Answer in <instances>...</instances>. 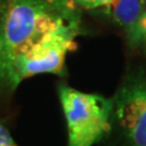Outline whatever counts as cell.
I'll return each instance as SVG.
<instances>
[{"mask_svg":"<svg viewBox=\"0 0 146 146\" xmlns=\"http://www.w3.org/2000/svg\"><path fill=\"white\" fill-rule=\"evenodd\" d=\"M81 15L72 0H0V86L13 63L61 23Z\"/></svg>","mask_w":146,"mask_h":146,"instance_id":"obj_1","label":"cell"},{"mask_svg":"<svg viewBox=\"0 0 146 146\" xmlns=\"http://www.w3.org/2000/svg\"><path fill=\"white\" fill-rule=\"evenodd\" d=\"M58 98L67 125L68 146H94L110 132L113 99L80 92L65 84L58 86Z\"/></svg>","mask_w":146,"mask_h":146,"instance_id":"obj_2","label":"cell"},{"mask_svg":"<svg viewBox=\"0 0 146 146\" xmlns=\"http://www.w3.org/2000/svg\"><path fill=\"white\" fill-rule=\"evenodd\" d=\"M80 31L81 15L63 22L51 29L13 63L9 90H14L22 80L38 74L65 76L66 55L76 47L75 39Z\"/></svg>","mask_w":146,"mask_h":146,"instance_id":"obj_3","label":"cell"},{"mask_svg":"<svg viewBox=\"0 0 146 146\" xmlns=\"http://www.w3.org/2000/svg\"><path fill=\"white\" fill-rule=\"evenodd\" d=\"M114 101V120L128 146H146V73L129 72L117 90Z\"/></svg>","mask_w":146,"mask_h":146,"instance_id":"obj_4","label":"cell"},{"mask_svg":"<svg viewBox=\"0 0 146 146\" xmlns=\"http://www.w3.org/2000/svg\"><path fill=\"white\" fill-rule=\"evenodd\" d=\"M145 10L146 0H115L101 8L102 13L123 29L131 47L134 46L137 26Z\"/></svg>","mask_w":146,"mask_h":146,"instance_id":"obj_5","label":"cell"},{"mask_svg":"<svg viewBox=\"0 0 146 146\" xmlns=\"http://www.w3.org/2000/svg\"><path fill=\"white\" fill-rule=\"evenodd\" d=\"M133 48H141L146 52V10L144 11L139 23Z\"/></svg>","mask_w":146,"mask_h":146,"instance_id":"obj_6","label":"cell"},{"mask_svg":"<svg viewBox=\"0 0 146 146\" xmlns=\"http://www.w3.org/2000/svg\"><path fill=\"white\" fill-rule=\"evenodd\" d=\"M72 1L79 8H82L86 10H93L106 7L115 0H72Z\"/></svg>","mask_w":146,"mask_h":146,"instance_id":"obj_7","label":"cell"},{"mask_svg":"<svg viewBox=\"0 0 146 146\" xmlns=\"http://www.w3.org/2000/svg\"><path fill=\"white\" fill-rule=\"evenodd\" d=\"M0 146H17L10 132L5 129L2 123H0Z\"/></svg>","mask_w":146,"mask_h":146,"instance_id":"obj_8","label":"cell"}]
</instances>
